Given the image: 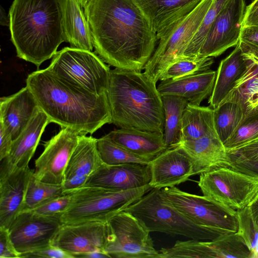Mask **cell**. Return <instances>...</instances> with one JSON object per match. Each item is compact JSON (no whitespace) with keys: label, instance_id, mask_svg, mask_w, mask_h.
<instances>
[{"label":"cell","instance_id":"6","mask_svg":"<svg viewBox=\"0 0 258 258\" xmlns=\"http://www.w3.org/2000/svg\"><path fill=\"white\" fill-rule=\"evenodd\" d=\"M124 211L141 220L150 232L179 235L199 240H211L221 235L194 223L166 201L161 189L152 188Z\"/></svg>","mask_w":258,"mask_h":258},{"label":"cell","instance_id":"35","mask_svg":"<svg viewBox=\"0 0 258 258\" xmlns=\"http://www.w3.org/2000/svg\"><path fill=\"white\" fill-rule=\"evenodd\" d=\"M258 139V108L245 115L224 145L229 154Z\"/></svg>","mask_w":258,"mask_h":258},{"label":"cell","instance_id":"48","mask_svg":"<svg viewBox=\"0 0 258 258\" xmlns=\"http://www.w3.org/2000/svg\"><path fill=\"white\" fill-rule=\"evenodd\" d=\"M247 207L255 223L258 226V193Z\"/></svg>","mask_w":258,"mask_h":258},{"label":"cell","instance_id":"14","mask_svg":"<svg viewBox=\"0 0 258 258\" xmlns=\"http://www.w3.org/2000/svg\"><path fill=\"white\" fill-rule=\"evenodd\" d=\"M80 135L71 129L61 128L45 142L43 151L35 161L33 176L43 182L61 184Z\"/></svg>","mask_w":258,"mask_h":258},{"label":"cell","instance_id":"51","mask_svg":"<svg viewBox=\"0 0 258 258\" xmlns=\"http://www.w3.org/2000/svg\"></svg>","mask_w":258,"mask_h":258},{"label":"cell","instance_id":"29","mask_svg":"<svg viewBox=\"0 0 258 258\" xmlns=\"http://www.w3.org/2000/svg\"><path fill=\"white\" fill-rule=\"evenodd\" d=\"M209 135H217L213 109L188 103L182 115L178 142L196 140Z\"/></svg>","mask_w":258,"mask_h":258},{"label":"cell","instance_id":"1","mask_svg":"<svg viewBox=\"0 0 258 258\" xmlns=\"http://www.w3.org/2000/svg\"><path fill=\"white\" fill-rule=\"evenodd\" d=\"M84 8L94 48L103 61L115 68L144 70L158 39L134 0H90Z\"/></svg>","mask_w":258,"mask_h":258},{"label":"cell","instance_id":"19","mask_svg":"<svg viewBox=\"0 0 258 258\" xmlns=\"http://www.w3.org/2000/svg\"><path fill=\"white\" fill-rule=\"evenodd\" d=\"M201 0H134L148 18L158 40Z\"/></svg>","mask_w":258,"mask_h":258},{"label":"cell","instance_id":"38","mask_svg":"<svg viewBox=\"0 0 258 258\" xmlns=\"http://www.w3.org/2000/svg\"><path fill=\"white\" fill-rule=\"evenodd\" d=\"M237 211L238 229L240 235L250 252V258H258V226L247 206Z\"/></svg>","mask_w":258,"mask_h":258},{"label":"cell","instance_id":"49","mask_svg":"<svg viewBox=\"0 0 258 258\" xmlns=\"http://www.w3.org/2000/svg\"><path fill=\"white\" fill-rule=\"evenodd\" d=\"M1 24L2 25H9V18L6 16L5 11L1 8Z\"/></svg>","mask_w":258,"mask_h":258},{"label":"cell","instance_id":"30","mask_svg":"<svg viewBox=\"0 0 258 258\" xmlns=\"http://www.w3.org/2000/svg\"><path fill=\"white\" fill-rule=\"evenodd\" d=\"M202 245L203 257L250 258L249 250L237 232L202 241Z\"/></svg>","mask_w":258,"mask_h":258},{"label":"cell","instance_id":"50","mask_svg":"<svg viewBox=\"0 0 258 258\" xmlns=\"http://www.w3.org/2000/svg\"><path fill=\"white\" fill-rule=\"evenodd\" d=\"M82 7L84 8L90 0H78Z\"/></svg>","mask_w":258,"mask_h":258},{"label":"cell","instance_id":"46","mask_svg":"<svg viewBox=\"0 0 258 258\" xmlns=\"http://www.w3.org/2000/svg\"><path fill=\"white\" fill-rule=\"evenodd\" d=\"M247 26H258V0H254L245 8L242 27Z\"/></svg>","mask_w":258,"mask_h":258},{"label":"cell","instance_id":"44","mask_svg":"<svg viewBox=\"0 0 258 258\" xmlns=\"http://www.w3.org/2000/svg\"><path fill=\"white\" fill-rule=\"evenodd\" d=\"M236 158L248 160H258V139L229 154Z\"/></svg>","mask_w":258,"mask_h":258},{"label":"cell","instance_id":"18","mask_svg":"<svg viewBox=\"0 0 258 258\" xmlns=\"http://www.w3.org/2000/svg\"><path fill=\"white\" fill-rule=\"evenodd\" d=\"M150 164L125 163L109 165L104 163L88 178L85 186L122 191L149 185Z\"/></svg>","mask_w":258,"mask_h":258},{"label":"cell","instance_id":"42","mask_svg":"<svg viewBox=\"0 0 258 258\" xmlns=\"http://www.w3.org/2000/svg\"><path fill=\"white\" fill-rule=\"evenodd\" d=\"M20 255L12 241L9 229L0 227V257L20 258Z\"/></svg>","mask_w":258,"mask_h":258},{"label":"cell","instance_id":"5","mask_svg":"<svg viewBox=\"0 0 258 258\" xmlns=\"http://www.w3.org/2000/svg\"><path fill=\"white\" fill-rule=\"evenodd\" d=\"M152 188L147 185L122 191L84 186L71 192L68 208L59 215L63 225L108 221L140 200Z\"/></svg>","mask_w":258,"mask_h":258},{"label":"cell","instance_id":"10","mask_svg":"<svg viewBox=\"0 0 258 258\" xmlns=\"http://www.w3.org/2000/svg\"><path fill=\"white\" fill-rule=\"evenodd\" d=\"M203 196L235 211L248 206L258 193V177L221 166L200 174Z\"/></svg>","mask_w":258,"mask_h":258},{"label":"cell","instance_id":"22","mask_svg":"<svg viewBox=\"0 0 258 258\" xmlns=\"http://www.w3.org/2000/svg\"><path fill=\"white\" fill-rule=\"evenodd\" d=\"M216 77V72L210 69L175 79L161 81L157 89L161 96H177L189 103L200 105L211 95Z\"/></svg>","mask_w":258,"mask_h":258},{"label":"cell","instance_id":"26","mask_svg":"<svg viewBox=\"0 0 258 258\" xmlns=\"http://www.w3.org/2000/svg\"><path fill=\"white\" fill-rule=\"evenodd\" d=\"M247 66L239 42L219 65L214 88L208 103L213 109L217 107L235 86Z\"/></svg>","mask_w":258,"mask_h":258},{"label":"cell","instance_id":"16","mask_svg":"<svg viewBox=\"0 0 258 258\" xmlns=\"http://www.w3.org/2000/svg\"><path fill=\"white\" fill-rule=\"evenodd\" d=\"M33 173L29 166L12 169L0 167V227L9 229L24 211L27 189Z\"/></svg>","mask_w":258,"mask_h":258},{"label":"cell","instance_id":"40","mask_svg":"<svg viewBox=\"0 0 258 258\" xmlns=\"http://www.w3.org/2000/svg\"><path fill=\"white\" fill-rule=\"evenodd\" d=\"M74 258L70 253L53 244H50L37 250L22 253L20 258Z\"/></svg>","mask_w":258,"mask_h":258},{"label":"cell","instance_id":"27","mask_svg":"<svg viewBox=\"0 0 258 258\" xmlns=\"http://www.w3.org/2000/svg\"><path fill=\"white\" fill-rule=\"evenodd\" d=\"M241 49L246 61V69L224 100L239 104L246 115L258 108V53Z\"/></svg>","mask_w":258,"mask_h":258},{"label":"cell","instance_id":"12","mask_svg":"<svg viewBox=\"0 0 258 258\" xmlns=\"http://www.w3.org/2000/svg\"><path fill=\"white\" fill-rule=\"evenodd\" d=\"M62 225L59 215L45 216L25 210L9 230L15 248L22 254L51 244Z\"/></svg>","mask_w":258,"mask_h":258},{"label":"cell","instance_id":"32","mask_svg":"<svg viewBox=\"0 0 258 258\" xmlns=\"http://www.w3.org/2000/svg\"><path fill=\"white\" fill-rule=\"evenodd\" d=\"M164 113V140L167 148L179 141L181 119L188 102L174 95L161 96Z\"/></svg>","mask_w":258,"mask_h":258},{"label":"cell","instance_id":"24","mask_svg":"<svg viewBox=\"0 0 258 258\" xmlns=\"http://www.w3.org/2000/svg\"><path fill=\"white\" fill-rule=\"evenodd\" d=\"M106 136L130 152L150 163L167 148L163 133L119 128L110 132Z\"/></svg>","mask_w":258,"mask_h":258},{"label":"cell","instance_id":"23","mask_svg":"<svg viewBox=\"0 0 258 258\" xmlns=\"http://www.w3.org/2000/svg\"><path fill=\"white\" fill-rule=\"evenodd\" d=\"M49 123L47 116L39 109L26 128L13 141L9 155L1 161V167L12 169L28 166L43 133Z\"/></svg>","mask_w":258,"mask_h":258},{"label":"cell","instance_id":"3","mask_svg":"<svg viewBox=\"0 0 258 258\" xmlns=\"http://www.w3.org/2000/svg\"><path fill=\"white\" fill-rule=\"evenodd\" d=\"M9 18L17 56L38 69L65 41L59 0H14Z\"/></svg>","mask_w":258,"mask_h":258},{"label":"cell","instance_id":"41","mask_svg":"<svg viewBox=\"0 0 258 258\" xmlns=\"http://www.w3.org/2000/svg\"><path fill=\"white\" fill-rule=\"evenodd\" d=\"M239 42L241 48L258 53V26L242 27Z\"/></svg>","mask_w":258,"mask_h":258},{"label":"cell","instance_id":"36","mask_svg":"<svg viewBox=\"0 0 258 258\" xmlns=\"http://www.w3.org/2000/svg\"><path fill=\"white\" fill-rule=\"evenodd\" d=\"M214 63L212 57H184L170 65L159 81L175 79L210 69Z\"/></svg>","mask_w":258,"mask_h":258},{"label":"cell","instance_id":"11","mask_svg":"<svg viewBox=\"0 0 258 258\" xmlns=\"http://www.w3.org/2000/svg\"><path fill=\"white\" fill-rule=\"evenodd\" d=\"M108 223L110 235L105 251L110 257L160 258L154 248L150 231L132 214L122 211Z\"/></svg>","mask_w":258,"mask_h":258},{"label":"cell","instance_id":"25","mask_svg":"<svg viewBox=\"0 0 258 258\" xmlns=\"http://www.w3.org/2000/svg\"><path fill=\"white\" fill-rule=\"evenodd\" d=\"M59 1L65 42L71 47L92 51V36L83 8L78 0Z\"/></svg>","mask_w":258,"mask_h":258},{"label":"cell","instance_id":"20","mask_svg":"<svg viewBox=\"0 0 258 258\" xmlns=\"http://www.w3.org/2000/svg\"><path fill=\"white\" fill-rule=\"evenodd\" d=\"M174 145L184 149L191 158L194 165V175L201 174L221 166H230L232 162L230 156L217 135L179 141Z\"/></svg>","mask_w":258,"mask_h":258},{"label":"cell","instance_id":"21","mask_svg":"<svg viewBox=\"0 0 258 258\" xmlns=\"http://www.w3.org/2000/svg\"><path fill=\"white\" fill-rule=\"evenodd\" d=\"M39 109L34 95L26 86L13 95L1 98L0 122L10 131L14 141Z\"/></svg>","mask_w":258,"mask_h":258},{"label":"cell","instance_id":"7","mask_svg":"<svg viewBox=\"0 0 258 258\" xmlns=\"http://www.w3.org/2000/svg\"><path fill=\"white\" fill-rule=\"evenodd\" d=\"M52 58L46 69L58 79L94 94L106 93L111 70L95 53L66 47Z\"/></svg>","mask_w":258,"mask_h":258},{"label":"cell","instance_id":"33","mask_svg":"<svg viewBox=\"0 0 258 258\" xmlns=\"http://www.w3.org/2000/svg\"><path fill=\"white\" fill-rule=\"evenodd\" d=\"M97 147L102 162L114 165L125 163L150 164L117 144L106 135L97 139Z\"/></svg>","mask_w":258,"mask_h":258},{"label":"cell","instance_id":"15","mask_svg":"<svg viewBox=\"0 0 258 258\" xmlns=\"http://www.w3.org/2000/svg\"><path fill=\"white\" fill-rule=\"evenodd\" d=\"M110 235L108 221H89L62 225L52 244L71 253L105 251Z\"/></svg>","mask_w":258,"mask_h":258},{"label":"cell","instance_id":"8","mask_svg":"<svg viewBox=\"0 0 258 258\" xmlns=\"http://www.w3.org/2000/svg\"><path fill=\"white\" fill-rule=\"evenodd\" d=\"M213 1L201 0L159 40L157 47L144 68V73L155 83L170 65L183 58L185 50Z\"/></svg>","mask_w":258,"mask_h":258},{"label":"cell","instance_id":"17","mask_svg":"<svg viewBox=\"0 0 258 258\" xmlns=\"http://www.w3.org/2000/svg\"><path fill=\"white\" fill-rule=\"evenodd\" d=\"M152 188L162 189L175 186L194 175L192 161L179 146L167 148L152 160L150 163Z\"/></svg>","mask_w":258,"mask_h":258},{"label":"cell","instance_id":"4","mask_svg":"<svg viewBox=\"0 0 258 258\" xmlns=\"http://www.w3.org/2000/svg\"><path fill=\"white\" fill-rule=\"evenodd\" d=\"M106 94L112 123L120 128L164 133L161 95L156 83L144 73L111 70Z\"/></svg>","mask_w":258,"mask_h":258},{"label":"cell","instance_id":"43","mask_svg":"<svg viewBox=\"0 0 258 258\" xmlns=\"http://www.w3.org/2000/svg\"><path fill=\"white\" fill-rule=\"evenodd\" d=\"M230 156L232 160L230 167L244 173L258 177V160L242 159Z\"/></svg>","mask_w":258,"mask_h":258},{"label":"cell","instance_id":"28","mask_svg":"<svg viewBox=\"0 0 258 258\" xmlns=\"http://www.w3.org/2000/svg\"><path fill=\"white\" fill-rule=\"evenodd\" d=\"M103 163L97 147V139L80 135L68 162L63 180L75 176L89 177Z\"/></svg>","mask_w":258,"mask_h":258},{"label":"cell","instance_id":"39","mask_svg":"<svg viewBox=\"0 0 258 258\" xmlns=\"http://www.w3.org/2000/svg\"><path fill=\"white\" fill-rule=\"evenodd\" d=\"M71 198V194L62 195L29 210L42 216L59 215L68 208L70 204Z\"/></svg>","mask_w":258,"mask_h":258},{"label":"cell","instance_id":"13","mask_svg":"<svg viewBox=\"0 0 258 258\" xmlns=\"http://www.w3.org/2000/svg\"><path fill=\"white\" fill-rule=\"evenodd\" d=\"M245 0H228L217 16L200 49L199 57H217L239 42Z\"/></svg>","mask_w":258,"mask_h":258},{"label":"cell","instance_id":"31","mask_svg":"<svg viewBox=\"0 0 258 258\" xmlns=\"http://www.w3.org/2000/svg\"><path fill=\"white\" fill-rule=\"evenodd\" d=\"M245 116L241 106L233 101L224 100L213 109L215 130L223 144L232 136Z\"/></svg>","mask_w":258,"mask_h":258},{"label":"cell","instance_id":"9","mask_svg":"<svg viewBox=\"0 0 258 258\" xmlns=\"http://www.w3.org/2000/svg\"><path fill=\"white\" fill-rule=\"evenodd\" d=\"M166 201L195 224L220 234L235 233L237 211L206 196L189 194L173 186L161 189Z\"/></svg>","mask_w":258,"mask_h":258},{"label":"cell","instance_id":"34","mask_svg":"<svg viewBox=\"0 0 258 258\" xmlns=\"http://www.w3.org/2000/svg\"><path fill=\"white\" fill-rule=\"evenodd\" d=\"M63 194L61 184L47 183L31 176L26 194L24 211L29 210Z\"/></svg>","mask_w":258,"mask_h":258},{"label":"cell","instance_id":"47","mask_svg":"<svg viewBox=\"0 0 258 258\" xmlns=\"http://www.w3.org/2000/svg\"><path fill=\"white\" fill-rule=\"evenodd\" d=\"M76 257L103 258L110 257V256L105 251L98 250L76 254L75 255V258Z\"/></svg>","mask_w":258,"mask_h":258},{"label":"cell","instance_id":"2","mask_svg":"<svg viewBox=\"0 0 258 258\" xmlns=\"http://www.w3.org/2000/svg\"><path fill=\"white\" fill-rule=\"evenodd\" d=\"M26 83L50 122L61 128L92 134L112 123L106 93L96 95L76 88L46 69L29 74Z\"/></svg>","mask_w":258,"mask_h":258},{"label":"cell","instance_id":"45","mask_svg":"<svg viewBox=\"0 0 258 258\" xmlns=\"http://www.w3.org/2000/svg\"><path fill=\"white\" fill-rule=\"evenodd\" d=\"M0 161L6 158L10 154L13 139L10 131L0 122Z\"/></svg>","mask_w":258,"mask_h":258},{"label":"cell","instance_id":"37","mask_svg":"<svg viewBox=\"0 0 258 258\" xmlns=\"http://www.w3.org/2000/svg\"><path fill=\"white\" fill-rule=\"evenodd\" d=\"M228 0H214L203 21L185 50L183 58L199 57V54L207 35L217 16Z\"/></svg>","mask_w":258,"mask_h":258}]
</instances>
